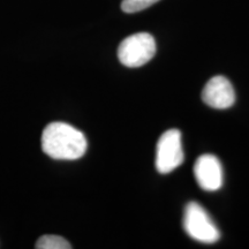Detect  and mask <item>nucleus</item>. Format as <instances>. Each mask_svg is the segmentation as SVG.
<instances>
[{
	"mask_svg": "<svg viewBox=\"0 0 249 249\" xmlns=\"http://www.w3.org/2000/svg\"><path fill=\"white\" fill-rule=\"evenodd\" d=\"M156 53V40L149 33H138L124 38L118 48V58L124 66L138 68L145 65Z\"/></svg>",
	"mask_w": 249,
	"mask_h": 249,
	"instance_id": "obj_3",
	"label": "nucleus"
},
{
	"mask_svg": "<svg viewBox=\"0 0 249 249\" xmlns=\"http://www.w3.org/2000/svg\"><path fill=\"white\" fill-rule=\"evenodd\" d=\"M88 148L81 130L66 123H51L42 134V149L45 155L57 160H76Z\"/></svg>",
	"mask_w": 249,
	"mask_h": 249,
	"instance_id": "obj_1",
	"label": "nucleus"
},
{
	"mask_svg": "<svg viewBox=\"0 0 249 249\" xmlns=\"http://www.w3.org/2000/svg\"><path fill=\"white\" fill-rule=\"evenodd\" d=\"M181 133L178 129H169L161 134L156 150V169L160 173L172 172L183 163Z\"/></svg>",
	"mask_w": 249,
	"mask_h": 249,
	"instance_id": "obj_4",
	"label": "nucleus"
},
{
	"mask_svg": "<svg viewBox=\"0 0 249 249\" xmlns=\"http://www.w3.org/2000/svg\"><path fill=\"white\" fill-rule=\"evenodd\" d=\"M202 99L210 107L224 110L235 103V92L232 83L225 76H213L202 91Z\"/></svg>",
	"mask_w": 249,
	"mask_h": 249,
	"instance_id": "obj_6",
	"label": "nucleus"
},
{
	"mask_svg": "<svg viewBox=\"0 0 249 249\" xmlns=\"http://www.w3.org/2000/svg\"><path fill=\"white\" fill-rule=\"evenodd\" d=\"M160 0H123L121 2V9L124 13H138L143 9L150 7Z\"/></svg>",
	"mask_w": 249,
	"mask_h": 249,
	"instance_id": "obj_8",
	"label": "nucleus"
},
{
	"mask_svg": "<svg viewBox=\"0 0 249 249\" xmlns=\"http://www.w3.org/2000/svg\"><path fill=\"white\" fill-rule=\"evenodd\" d=\"M194 174L198 186L204 191L214 192L223 186V166L216 156L210 154L200 156L195 161Z\"/></svg>",
	"mask_w": 249,
	"mask_h": 249,
	"instance_id": "obj_5",
	"label": "nucleus"
},
{
	"mask_svg": "<svg viewBox=\"0 0 249 249\" xmlns=\"http://www.w3.org/2000/svg\"><path fill=\"white\" fill-rule=\"evenodd\" d=\"M37 249H70L71 246L66 239L59 235H43L36 242Z\"/></svg>",
	"mask_w": 249,
	"mask_h": 249,
	"instance_id": "obj_7",
	"label": "nucleus"
},
{
	"mask_svg": "<svg viewBox=\"0 0 249 249\" xmlns=\"http://www.w3.org/2000/svg\"><path fill=\"white\" fill-rule=\"evenodd\" d=\"M183 227L187 234L202 244H214L219 240L220 232L209 213L197 202H189L183 214Z\"/></svg>",
	"mask_w": 249,
	"mask_h": 249,
	"instance_id": "obj_2",
	"label": "nucleus"
}]
</instances>
